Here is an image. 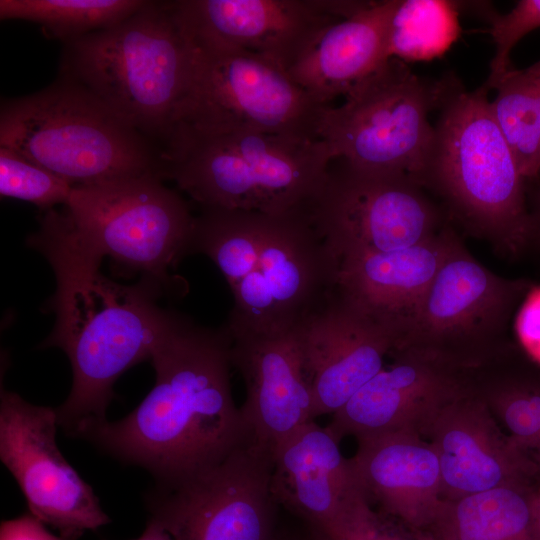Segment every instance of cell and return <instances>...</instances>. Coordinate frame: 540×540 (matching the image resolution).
Wrapping results in <instances>:
<instances>
[{
	"label": "cell",
	"instance_id": "obj_1",
	"mask_svg": "<svg viewBox=\"0 0 540 540\" xmlns=\"http://www.w3.org/2000/svg\"><path fill=\"white\" fill-rule=\"evenodd\" d=\"M155 383L124 418L91 421L74 436L150 472L163 487L218 463L249 434L231 390V338L176 319L151 357Z\"/></svg>",
	"mask_w": 540,
	"mask_h": 540
},
{
	"label": "cell",
	"instance_id": "obj_2",
	"mask_svg": "<svg viewBox=\"0 0 540 540\" xmlns=\"http://www.w3.org/2000/svg\"><path fill=\"white\" fill-rule=\"evenodd\" d=\"M39 224L28 244L46 257L56 278L50 301L56 321L42 347L60 348L71 363L72 388L56 410L59 426L74 434L106 419L116 380L151 360L177 315L157 305L162 292L153 285H123L103 275L102 261L71 240L52 210Z\"/></svg>",
	"mask_w": 540,
	"mask_h": 540
},
{
	"label": "cell",
	"instance_id": "obj_3",
	"mask_svg": "<svg viewBox=\"0 0 540 540\" xmlns=\"http://www.w3.org/2000/svg\"><path fill=\"white\" fill-rule=\"evenodd\" d=\"M192 60L193 46L173 1H147L126 19L65 43L60 77L164 146L188 89Z\"/></svg>",
	"mask_w": 540,
	"mask_h": 540
},
{
	"label": "cell",
	"instance_id": "obj_4",
	"mask_svg": "<svg viewBox=\"0 0 540 540\" xmlns=\"http://www.w3.org/2000/svg\"><path fill=\"white\" fill-rule=\"evenodd\" d=\"M171 179L201 208L280 215L310 204L333 160L327 143L235 129L176 125L161 151Z\"/></svg>",
	"mask_w": 540,
	"mask_h": 540
},
{
	"label": "cell",
	"instance_id": "obj_5",
	"mask_svg": "<svg viewBox=\"0 0 540 540\" xmlns=\"http://www.w3.org/2000/svg\"><path fill=\"white\" fill-rule=\"evenodd\" d=\"M0 146L58 175L73 187L156 174L161 153L80 85L59 77L46 88L5 99Z\"/></svg>",
	"mask_w": 540,
	"mask_h": 540
},
{
	"label": "cell",
	"instance_id": "obj_6",
	"mask_svg": "<svg viewBox=\"0 0 540 540\" xmlns=\"http://www.w3.org/2000/svg\"><path fill=\"white\" fill-rule=\"evenodd\" d=\"M487 88L453 89L441 106L427 184L472 228L510 255L531 238L527 181L491 110Z\"/></svg>",
	"mask_w": 540,
	"mask_h": 540
},
{
	"label": "cell",
	"instance_id": "obj_7",
	"mask_svg": "<svg viewBox=\"0 0 540 540\" xmlns=\"http://www.w3.org/2000/svg\"><path fill=\"white\" fill-rule=\"evenodd\" d=\"M452 89L448 82L426 80L405 62L389 58L355 84L340 106L324 109L319 138L333 159L421 187L427 184L435 142L428 115Z\"/></svg>",
	"mask_w": 540,
	"mask_h": 540
},
{
	"label": "cell",
	"instance_id": "obj_8",
	"mask_svg": "<svg viewBox=\"0 0 540 540\" xmlns=\"http://www.w3.org/2000/svg\"><path fill=\"white\" fill-rule=\"evenodd\" d=\"M56 214L84 252L140 273L162 293L172 285L169 270L191 253L195 216L156 174L75 186Z\"/></svg>",
	"mask_w": 540,
	"mask_h": 540
},
{
	"label": "cell",
	"instance_id": "obj_9",
	"mask_svg": "<svg viewBox=\"0 0 540 540\" xmlns=\"http://www.w3.org/2000/svg\"><path fill=\"white\" fill-rule=\"evenodd\" d=\"M532 287L529 280L493 273L455 236L412 330L393 351L475 369L514 344L508 329Z\"/></svg>",
	"mask_w": 540,
	"mask_h": 540
},
{
	"label": "cell",
	"instance_id": "obj_10",
	"mask_svg": "<svg viewBox=\"0 0 540 540\" xmlns=\"http://www.w3.org/2000/svg\"><path fill=\"white\" fill-rule=\"evenodd\" d=\"M192 46L189 85L176 125L201 132L249 129L320 139L327 106L286 70L243 50Z\"/></svg>",
	"mask_w": 540,
	"mask_h": 540
},
{
	"label": "cell",
	"instance_id": "obj_11",
	"mask_svg": "<svg viewBox=\"0 0 540 540\" xmlns=\"http://www.w3.org/2000/svg\"><path fill=\"white\" fill-rule=\"evenodd\" d=\"M309 205L272 215L253 267L231 288V338L292 330L331 297L335 263Z\"/></svg>",
	"mask_w": 540,
	"mask_h": 540
},
{
	"label": "cell",
	"instance_id": "obj_12",
	"mask_svg": "<svg viewBox=\"0 0 540 540\" xmlns=\"http://www.w3.org/2000/svg\"><path fill=\"white\" fill-rule=\"evenodd\" d=\"M273 452L252 437L149 498L150 519L180 540H276Z\"/></svg>",
	"mask_w": 540,
	"mask_h": 540
},
{
	"label": "cell",
	"instance_id": "obj_13",
	"mask_svg": "<svg viewBox=\"0 0 540 540\" xmlns=\"http://www.w3.org/2000/svg\"><path fill=\"white\" fill-rule=\"evenodd\" d=\"M309 208L332 256L401 250L437 233L438 213L420 186L341 159L331 161Z\"/></svg>",
	"mask_w": 540,
	"mask_h": 540
},
{
	"label": "cell",
	"instance_id": "obj_14",
	"mask_svg": "<svg viewBox=\"0 0 540 540\" xmlns=\"http://www.w3.org/2000/svg\"><path fill=\"white\" fill-rule=\"evenodd\" d=\"M57 410L1 389L0 459L22 491L29 513L77 540L110 522L92 487L61 453Z\"/></svg>",
	"mask_w": 540,
	"mask_h": 540
},
{
	"label": "cell",
	"instance_id": "obj_15",
	"mask_svg": "<svg viewBox=\"0 0 540 540\" xmlns=\"http://www.w3.org/2000/svg\"><path fill=\"white\" fill-rule=\"evenodd\" d=\"M176 18L196 47L230 48L288 70L335 21L366 1L178 0Z\"/></svg>",
	"mask_w": 540,
	"mask_h": 540
},
{
	"label": "cell",
	"instance_id": "obj_16",
	"mask_svg": "<svg viewBox=\"0 0 540 540\" xmlns=\"http://www.w3.org/2000/svg\"><path fill=\"white\" fill-rule=\"evenodd\" d=\"M385 365L327 425L341 441L409 431L424 437L435 415L472 389V370H462L409 351H393Z\"/></svg>",
	"mask_w": 540,
	"mask_h": 540
},
{
	"label": "cell",
	"instance_id": "obj_17",
	"mask_svg": "<svg viewBox=\"0 0 540 540\" xmlns=\"http://www.w3.org/2000/svg\"><path fill=\"white\" fill-rule=\"evenodd\" d=\"M454 238L452 231L443 230L401 250L331 255L335 263L333 292L385 330L396 349L412 330Z\"/></svg>",
	"mask_w": 540,
	"mask_h": 540
},
{
	"label": "cell",
	"instance_id": "obj_18",
	"mask_svg": "<svg viewBox=\"0 0 540 540\" xmlns=\"http://www.w3.org/2000/svg\"><path fill=\"white\" fill-rule=\"evenodd\" d=\"M473 391L446 404L424 438L441 470L442 500H454L500 486L533 482L540 466L520 447Z\"/></svg>",
	"mask_w": 540,
	"mask_h": 540
},
{
	"label": "cell",
	"instance_id": "obj_19",
	"mask_svg": "<svg viewBox=\"0 0 540 540\" xmlns=\"http://www.w3.org/2000/svg\"><path fill=\"white\" fill-rule=\"evenodd\" d=\"M231 361L246 386L240 407L243 421L259 444L273 452L297 429L314 421L298 326L277 334L231 338Z\"/></svg>",
	"mask_w": 540,
	"mask_h": 540
},
{
	"label": "cell",
	"instance_id": "obj_20",
	"mask_svg": "<svg viewBox=\"0 0 540 540\" xmlns=\"http://www.w3.org/2000/svg\"><path fill=\"white\" fill-rule=\"evenodd\" d=\"M315 418L343 407L384 366L394 339L335 294L299 326Z\"/></svg>",
	"mask_w": 540,
	"mask_h": 540
},
{
	"label": "cell",
	"instance_id": "obj_21",
	"mask_svg": "<svg viewBox=\"0 0 540 540\" xmlns=\"http://www.w3.org/2000/svg\"><path fill=\"white\" fill-rule=\"evenodd\" d=\"M351 458L370 503L403 526L426 531L442 502L441 470L432 444L399 431L358 438Z\"/></svg>",
	"mask_w": 540,
	"mask_h": 540
},
{
	"label": "cell",
	"instance_id": "obj_22",
	"mask_svg": "<svg viewBox=\"0 0 540 540\" xmlns=\"http://www.w3.org/2000/svg\"><path fill=\"white\" fill-rule=\"evenodd\" d=\"M328 429L311 421L273 450L272 491L282 504L306 521L318 538L363 491L351 458Z\"/></svg>",
	"mask_w": 540,
	"mask_h": 540
},
{
	"label": "cell",
	"instance_id": "obj_23",
	"mask_svg": "<svg viewBox=\"0 0 540 540\" xmlns=\"http://www.w3.org/2000/svg\"><path fill=\"white\" fill-rule=\"evenodd\" d=\"M398 2H366L330 24L288 70L291 78L321 105L345 96L388 60V29Z\"/></svg>",
	"mask_w": 540,
	"mask_h": 540
},
{
	"label": "cell",
	"instance_id": "obj_24",
	"mask_svg": "<svg viewBox=\"0 0 540 540\" xmlns=\"http://www.w3.org/2000/svg\"><path fill=\"white\" fill-rule=\"evenodd\" d=\"M537 481L442 500L425 532L434 540H538L534 519Z\"/></svg>",
	"mask_w": 540,
	"mask_h": 540
},
{
	"label": "cell",
	"instance_id": "obj_25",
	"mask_svg": "<svg viewBox=\"0 0 540 540\" xmlns=\"http://www.w3.org/2000/svg\"><path fill=\"white\" fill-rule=\"evenodd\" d=\"M472 388L520 447L540 450V365L519 344L473 369Z\"/></svg>",
	"mask_w": 540,
	"mask_h": 540
},
{
	"label": "cell",
	"instance_id": "obj_26",
	"mask_svg": "<svg viewBox=\"0 0 540 540\" xmlns=\"http://www.w3.org/2000/svg\"><path fill=\"white\" fill-rule=\"evenodd\" d=\"M490 106L519 170L527 182H540V60L511 68L491 87Z\"/></svg>",
	"mask_w": 540,
	"mask_h": 540
},
{
	"label": "cell",
	"instance_id": "obj_27",
	"mask_svg": "<svg viewBox=\"0 0 540 540\" xmlns=\"http://www.w3.org/2000/svg\"><path fill=\"white\" fill-rule=\"evenodd\" d=\"M144 0H1V20H23L63 44L110 27L142 8Z\"/></svg>",
	"mask_w": 540,
	"mask_h": 540
},
{
	"label": "cell",
	"instance_id": "obj_28",
	"mask_svg": "<svg viewBox=\"0 0 540 540\" xmlns=\"http://www.w3.org/2000/svg\"><path fill=\"white\" fill-rule=\"evenodd\" d=\"M457 5L446 0H399L391 17L386 58L403 62L431 61L457 41Z\"/></svg>",
	"mask_w": 540,
	"mask_h": 540
},
{
	"label": "cell",
	"instance_id": "obj_29",
	"mask_svg": "<svg viewBox=\"0 0 540 540\" xmlns=\"http://www.w3.org/2000/svg\"><path fill=\"white\" fill-rule=\"evenodd\" d=\"M73 186L13 149L0 146V194L44 211L67 204Z\"/></svg>",
	"mask_w": 540,
	"mask_h": 540
},
{
	"label": "cell",
	"instance_id": "obj_30",
	"mask_svg": "<svg viewBox=\"0 0 540 540\" xmlns=\"http://www.w3.org/2000/svg\"><path fill=\"white\" fill-rule=\"evenodd\" d=\"M320 540H424L420 530L409 529L373 510L364 492L347 504Z\"/></svg>",
	"mask_w": 540,
	"mask_h": 540
},
{
	"label": "cell",
	"instance_id": "obj_31",
	"mask_svg": "<svg viewBox=\"0 0 540 540\" xmlns=\"http://www.w3.org/2000/svg\"><path fill=\"white\" fill-rule=\"evenodd\" d=\"M540 28V0H521L506 14L491 18L490 34L495 45L490 63V75L485 87L492 85L511 67L510 54L515 45L528 33Z\"/></svg>",
	"mask_w": 540,
	"mask_h": 540
},
{
	"label": "cell",
	"instance_id": "obj_32",
	"mask_svg": "<svg viewBox=\"0 0 540 540\" xmlns=\"http://www.w3.org/2000/svg\"><path fill=\"white\" fill-rule=\"evenodd\" d=\"M519 346L540 365V287L533 286L520 305L515 318Z\"/></svg>",
	"mask_w": 540,
	"mask_h": 540
},
{
	"label": "cell",
	"instance_id": "obj_33",
	"mask_svg": "<svg viewBox=\"0 0 540 540\" xmlns=\"http://www.w3.org/2000/svg\"><path fill=\"white\" fill-rule=\"evenodd\" d=\"M0 540H70L51 533L43 522L31 513L5 520L0 527Z\"/></svg>",
	"mask_w": 540,
	"mask_h": 540
},
{
	"label": "cell",
	"instance_id": "obj_34",
	"mask_svg": "<svg viewBox=\"0 0 540 540\" xmlns=\"http://www.w3.org/2000/svg\"><path fill=\"white\" fill-rule=\"evenodd\" d=\"M133 540H180L158 522L150 519L143 533Z\"/></svg>",
	"mask_w": 540,
	"mask_h": 540
},
{
	"label": "cell",
	"instance_id": "obj_35",
	"mask_svg": "<svg viewBox=\"0 0 540 540\" xmlns=\"http://www.w3.org/2000/svg\"><path fill=\"white\" fill-rule=\"evenodd\" d=\"M533 195V208L530 211L531 217V242L540 244V182Z\"/></svg>",
	"mask_w": 540,
	"mask_h": 540
},
{
	"label": "cell",
	"instance_id": "obj_36",
	"mask_svg": "<svg viewBox=\"0 0 540 540\" xmlns=\"http://www.w3.org/2000/svg\"><path fill=\"white\" fill-rule=\"evenodd\" d=\"M534 519L537 539L540 540V477L536 483L534 495Z\"/></svg>",
	"mask_w": 540,
	"mask_h": 540
},
{
	"label": "cell",
	"instance_id": "obj_37",
	"mask_svg": "<svg viewBox=\"0 0 540 540\" xmlns=\"http://www.w3.org/2000/svg\"><path fill=\"white\" fill-rule=\"evenodd\" d=\"M424 540H434L433 537L425 531H422Z\"/></svg>",
	"mask_w": 540,
	"mask_h": 540
},
{
	"label": "cell",
	"instance_id": "obj_38",
	"mask_svg": "<svg viewBox=\"0 0 540 540\" xmlns=\"http://www.w3.org/2000/svg\"><path fill=\"white\" fill-rule=\"evenodd\" d=\"M534 456H535V458H536V460H537V462H538V464H539V466H540V450L537 451V452L534 454Z\"/></svg>",
	"mask_w": 540,
	"mask_h": 540
},
{
	"label": "cell",
	"instance_id": "obj_39",
	"mask_svg": "<svg viewBox=\"0 0 540 540\" xmlns=\"http://www.w3.org/2000/svg\"><path fill=\"white\" fill-rule=\"evenodd\" d=\"M277 540V539H276Z\"/></svg>",
	"mask_w": 540,
	"mask_h": 540
}]
</instances>
